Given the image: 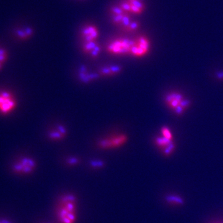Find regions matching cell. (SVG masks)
I'll use <instances>...</instances> for the list:
<instances>
[{
	"instance_id": "obj_1",
	"label": "cell",
	"mask_w": 223,
	"mask_h": 223,
	"mask_svg": "<svg viewBox=\"0 0 223 223\" xmlns=\"http://www.w3.org/2000/svg\"><path fill=\"white\" fill-rule=\"evenodd\" d=\"M57 216L60 223H75L77 219V200L75 195L67 193L58 203Z\"/></svg>"
},
{
	"instance_id": "obj_2",
	"label": "cell",
	"mask_w": 223,
	"mask_h": 223,
	"mask_svg": "<svg viewBox=\"0 0 223 223\" xmlns=\"http://www.w3.org/2000/svg\"><path fill=\"white\" fill-rule=\"evenodd\" d=\"M134 39L127 38L115 39L108 42L106 46V51L113 55H127L130 54Z\"/></svg>"
},
{
	"instance_id": "obj_3",
	"label": "cell",
	"mask_w": 223,
	"mask_h": 223,
	"mask_svg": "<svg viewBox=\"0 0 223 223\" xmlns=\"http://www.w3.org/2000/svg\"><path fill=\"white\" fill-rule=\"evenodd\" d=\"M37 167V162L31 157H23L15 162L11 166L12 172L20 175H29L32 173Z\"/></svg>"
},
{
	"instance_id": "obj_4",
	"label": "cell",
	"mask_w": 223,
	"mask_h": 223,
	"mask_svg": "<svg viewBox=\"0 0 223 223\" xmlns=\"http://www.w3.org/2000/svg\"><path fill=\"white\" fill-rule=\"evenodd\" d=\"M151 48L149 39L144 35H141L134 39V43L132 47L130 54L135 58H141L146 55Z\"/></svg>"
},
{
	"instance_id": "obj_5",
	"label": "cell",
	"mask_w": 223,
	"mask_h": 223,
	"mask_svg": "<svg viewBox=\"0 0 223 223\" xmlns=\"http://www.w3.org/2000/svg\"><path fill=\"white\" fill-rule=\"evenodd\" d=\"M16 107V100L13 95L6 90L0 91V114L11 113Z\"/></svg>"
},
{
	"instance_id": "obj_6",
	"label": "cell",
	"mask_w": 223,
	"mask_h": 223,
	"mask_svg": "<svg viewBox=\"0 0 223 223\" xmlns=\"http://www.w3.org/2000/svg\"><path fill=\"white\" fill-rule=\"evenodd\" d=\"M127 141V137L125 135H120L101 140L99 142V146L102 149H112L120 147Z\"/></svg>"
},
{
	"instance_id": "obj_7",
	"label": "cell",
	"mask_w": 223,
	"mask_h": 223,
	"mask_svg": "<svg viewBox=\"0 0 223 223\" xmlns=\"http://www.w3.org/2000/svg\"><path fill=\"white\" fill-rule=\"evenodd\" d=\"M80 37L83 43L97 41L99 37V29L95 25H86L80 31Z\"/></svg>"
},
{
	"instance_id": "obj_8",
	"label": "cell",
	"mask_w": 223,
	"mask_h": 223,
	"mask_svg": "<svg viewBox=\"0 0 223 223\" xmlns=\"http://www.w3.org/2000/svg\"><path fill=\"white\" fill-rule=\"evenodd\" d=\"M82 50L85 55L92 59H95L99 57L102 52V47L97 41L84 42Z\"/></svg>"
},
{
	"instance_id": "obj_9",
	"label": "cell",
	"mask_w": 223,
	"mask_h": 223,
	"mask_svg": "<svg viewBox=\"0 0 223 223\" xmlns=\"http://www.w3.org/2000/svg\"><path fill=\"white\" fill-rule=\"evenodd\" d=\"M123 71V68L119 65H109L101 67L98 73L100 77H113L120 74Z\"/></svg>"
},
{
	"instance_id": "obj_10",
	"label": "cell",
	"mask_w": 223,
	"mask_h": 223,
	"mask_svg": "<svg viewBox=\"0 0 223 223\" xmlns=\"http://www.w3.org/2000/svg\"><path fill=\"white\" fill-rule=\"evenodd\" d=\"M67 135V128L63 125H59L51 129L48 133V138L53 141H60L65 138Z\"/></svg>"
},
{
	"instance_id": "obj_11",
	"label": "cell",
	"mask_w": 223,
	"mask_h": 223,
	"mask_svg": "<svg viewBox=\"0 0 223 223\" xmlns=\"http://www.w3.org/2000/svg\"><path fill=\"white\" fill-rule=\"evenodd\" d=\"M100 77L98 73H92L89 71L85 66L81 68L79 71V78L80 81L85 84L94 82Z\"/></svg>"
},
{
	"instance_id": "obj_12",
	"label": "cell",
	"mask_w": 223,
	"mask_h": 223,
	"mask_svg": "<svg viewBox=\"0 0 223 223\" xmlns=\"http://www.w3.org/2000/svg\"><path fill=\"white\" fill-rule=\"evenodd\" d=\"M183 95L178 92H172L169 94L165 98V100L168 106L175 110L177 107L180 105L182 102L184 100Z\"/></svg>"
},
{
	"instance_id": "obj_13",
	"label": "cell",
	"mask_w": 223,
	"mask_h": 223,
	"mask_svg": "<svg viewBox=\"0 0 223 223\" xmlns=\"http://www.w3.org/2000/svg\"><path fill=\"white\" fill-rule=\"evenodd\" d=\"M34 33V31L31 27H26L16 31V36L21 40H26L31 38Z\"/></svg>"
},
{
	"instance_id": "obj_14",
	"label": "cell",
	"mask_w": 223,
	"mask_h": 223,
	"mask_svg": "<svg viewBox=\"0 0 223 223\" xmlns=\"http://www.w3.org/2000/svg\"><path fill=\"white\" fill-rule=\"evenodd\" d=\"M165 199L167 203L174 205H183L185 203L184 200L179 195H168Z\"/></svg>"
},
{
	"instance_id": "obj_15",
	"label": "cell",
	"mask_w": 223,
	"mask_h": 223,
	"mask_svg": "<svg viewBox=\"0 0 223 223\" xmlns=\"http://www.w3.org/2000/svg\"><path fill=\"white\" fill-rule=\"evenodd\" d=\"M141 26V23L138 21H132V22L130 24V25L122 30L124 32L126 33H133L138 31Z\"/></svg>"
},
{
	"instance_id": "obj_16",
	"label": "cell",
	"mask_w": 223,
	"mask_h": 223,
	"mask_svg": "<svg viewBox=\"0 0 223 223\" xmlns=\"http://www.w3.org/2000/svg\"><path fill=\"white\" fill-rule=\"evenodd\" d=\"M132 21L133 20L130 15L129 13H125L123 18L121 25L120 26V29L122 30H124V29L130 25V24L132 22Z\"/></svg>"
},
{
	"instance_id": "obj_17",
	"label": "cell",
	"mask_w": 223,
	"mask_h": 223,
	"mask_svg": "<svg viewBox=\"0 0 223 223\" xmlns=\"http://www.w3.org/2000/svg\"><path fill=\"white\" fill-rule=\"evenodd\" d=\"M125 14V13L119 15H112V18H111L112 22V23L114 25L120 27V26L121 25L122 19H123V18H124Z\"/></svg>"
},
{
	"instance_id": "obj_18",
	"label": "cell",
	"mask_w": 223,
	"mask_h": 223,
	"mask_svg": "<svg viewBox=\"0 0 223 223\" xmlns=\"http://www.w3.org/2000/svg\"><path fill=\"white\" fill-rule=\"evenodd\" d=\"M8 57V53L6 50L0 48V69H2L3 65L6 62Z\"/></svg>"
},
{
	"instance_id": "obj_19",
	"label": "cell",
	"mask_w": 223,
	"mask_h": 223,
	"mask_svg": "<svg viewBox=\"0 0 223 223\" xmlns=\"http://www.w3.org/2000/svg\"><path fill=\"white\" fill-rule=\"evenodd\" d=\"M110 13L111 14V15H122L124 13H125L122 9L120 8V6L119 5L118 6H113L110 7V10H109Z\"/></svg>"
},
{
	"instance_id": "obj_20",
	"label": "cell",
	"mask_w": 223,
	"mask_h": 223,
	"mask_svg": "<svg viewBox=\"0 0 223 223\" xmlns=\"http://www.w3.org/2000/svg\"><path fill=\"white\" fill-rule=\"evenodd\" d=\"M119 6L125 13H131V5L127 0H124V1L121 2L119 4Z\"/></svg>"
},
{
	"instance_id": "obj_21",
	"label": "cell",
	"mask_w": 223,
	"mask_h": 223,
	"mask_svg": "<svg viewBox=\"0 0 223 223\" xmlns=\"http://www.w3.org/2000/svg\"><path fill=\"white\" fill-rule=\"evenodd\" d=\"M128 2L130 3L131 5L137 7L143 10V11H145L146 10V5L143 0H137V1H132Z\"/></svg>"
},
{
	"instance_id": "obj_22",
	"label": "cell",
	"mask_w": 223,
	"mask_h": 223,
	"mask_svg": "<svg viewBox=\"0 0 223 223\" xmlns=\"http://www.w3.org/2000/svg\"><path fill=\"white\" fill-rule=\"evenodd\" d=\"M161 133L164 138H166L168 140L172 141L173 137H172V133H171L170 130H169V128H168L167 127H162L161 129Z\"/></svg>"
},
{
	"instance_id": "obj_23",
	"label": "cell",
	"mask_w": 223,
	"mask_h": 223,
	"mask_svg": "<svg viewBox=\"0 0 223 223\" xmlns=\"http://www.w3.org/2000/svg\"><path fill=\"white\" fill-rule=\"evenodd\" d=\"M80 162V159L76 156H71L66 159V163L69 166H75L79 164Z\"/></svg>"
},
{
	"instance_id": "obj_24",
	"label": "cell",
	"mask_w": 223,
	"mask_h": 223,
	"mask_svg": "<svg viewBox=\"0 0 223 223\" xmlns=\"http://www.w3.org/2000/svg\"><path fill=\"white\" fill-rule=\"evenodd\" d=\"M90 166L94 169H100L103 167L104 162L100 160H94L90 162Z\"/></svg>"
},
{
	"instance_id": "obj_25",
	"label": "cell",
	"mask_w": 223,
	"mask_h": 223,
	"mask_svg": "<svg viewBox=\"0 0 223 223\" xmlns=\"http://www.w3.org/2000/svg\"><path fill=\"white\" fill-rule=\"evenodd\" d=\"M0 223H15L9 218L0 217Z\"/></svg>"
},
{
	"instance_id": "obj_26",
	"label": "cell",
	"mask_w": 223,
	"mask_h": 223,
	"mask_svg": "<svg viewBox=\"0 0 223 223\" xmlns=\"http://www.w3.org/2000/svg\"><path fill=\"white\" fill-rule=\"evenodd\" d=\"M128 2H132V1H137V0H127Z\"/></svg>"
},
{
	"instance_id": "obj_27",
	"label": "cell",
	"mask_w": 223,
	"mask_h": 223,
	"mask_svg": "<svg viewBox=\"0 0 223 223\" xmlns=\"http://www.w3.org/2000/svg\"><path fill=\"white\" fill-rule=\"evenodd\" d=\"M216 223H223V222H216Z\"/></svg>"
}]
</instances>
